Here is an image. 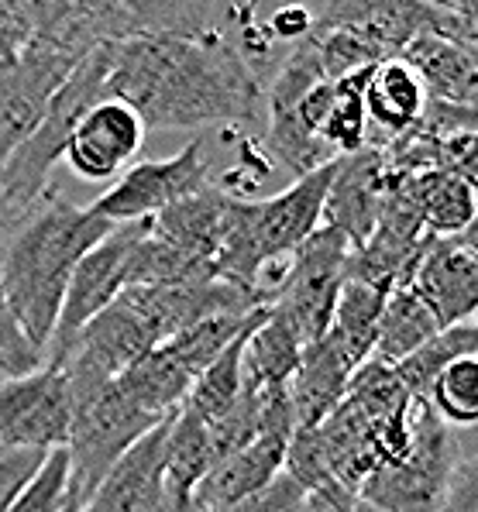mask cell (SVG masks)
Wrapping results in <instances>:
<instances>
[{
  "label": "cell",
  "mask_w": 478,
  "mask_h": 512,
  "mask_svg": "<svg viewBox=\"0 0 478 512\" xmlns=\"http://www.w3.org/2000/svg\"><path fill=\"white\" fill-rule=\"evenodd\" d=\"M351 375H355V368L348 365V358L327 337L307 344L300 365H296V372L286 385L296 427H320L344 399Z\"/></svg>",
  "instance_id": "cell-20"
},
{
  "label": "cell",
  "mask_w": 478,
  "mask_h": 512,
  "mask_svg": "<svg viewBox=\"0 0 478 512\" xmlns=\"http://www.w3.org/2000/svg\"><path fill=\"white\" fill-rule=\"evenodd\" d=\"M282 471H286V475L293 478V482L300 485L307 495L334 482L331 471H327L317 427H296L293 430V437H289V444H286V454H282Z\"/></svg>",
  "instance_id": "cell-32"
},
{
  "label": "cell",
  "mask_w": 478,
  "mask_h": 512,
  "mask_svg": "<svg viewBox=\"0 0 478 512\" xmlns=\"http://www.w3.org/2000/svg\"><path fill=\"white\" fill-rule=\"evenodd\" d=\"M389 183H393V169H389V159L379 141L375 145L368 141L362 152L338 159L331 189H327L324 224L344 234L351 251H358L372 238L382 207H386Z\"/></svg>",
  "instance_id": "cell-15"
},
{
  "label": "cell",
  "mask_w": 478,
  "mask_h": 512,
  "mask_svg": "<svg viewBox=\"0 0 478 512\" xmlns=\"http://www.w3.org/2000/svg\"><path fill=\"white\" fill-rule=\"evenodd\" d=\"M69 385V499L86 506L100 478L114 461L162 420L131 403L128 392L114 382H66Z\"/></svg>",
  "instance_id": "cell-5"
},
{
  "label": "cell",
  "mask_w": 478,
  "mask_h": 512,
  "mask_svg": "<svg viewBox=\"0 0 478 512\" xmlns=\"http://www.w3.org/2000/svg\"><path fill=\"white\" fill-rule=\"evenodd\" d=\"M245 341H248V334L238 337L214 365H207L197 378H193L190 396H186L183 406L190 409L193 416H200L207 427H214L227 409L234 406L241 385H245Z\"/></svg>",
  "instance_id": "cell-29"
},
{
  "label": "cell",
  "mask_w": 478,
  "mask_h": 512,
  "mask_svg": "<svg viewBox=\"0 0 478 512\" xmlns=\"http://www.w3.org/2000/svg\"><path fill=\"white\" fill-rule=\"evenodd\" d=\"M69 437V385L56 368L0 385V451H59Z\"/></svg>",
  "instance_id": "cell-11"
},
{
  "label": "cell",
  "mask_w": 478,
  "mask_h": 512,
  "mask_svg": "<svg viewBox=\"0 0 478 512\" xmlns=\"http://www.w3.org/2000/svg\"><path fill=\"white\" fill-rule=\"evenodd\" d=\"M461 458L448 423L423 399L410 406V444L396 461L375 468L358 488V499L379 512H437L451 468Z\"/></svg>",
  "instance_id": "cell-6"
},
{
  "label": "cell",
  "mask_w": 478,
  "mask_h": 512,
  "mask_svg": "<svg viewBox=\"0 0 478 512\" xmlns=\"http://www.w3.org/2000/svg\"><path fill=\"white\" fill-rule=\"evenodd\" d=\"M434 313L423 306V299L413 293L410 286H396L386 293L379 317V334H375V348L368 361H379V365L393 368L403 358H410L420 344H427L437 334Z\"/></svg>",
  "instance_id": "cell-25"
},
{
  "label": "cell",
  "mask_w": 478,
  "mask_h": 512,
  "mask_svg": "<svg viewBox=\"0 0 478 512\" xmlns=\"http://www.w3.org/2000/svg\"><path fill=\"white\" fill-rule=\"evenodd\" d=\"M38 31V4L25 0H0V69H11L25 55Z\"/></svg>",
  "instance_id": "cell-35"
},
{
  "label": "cell",
  "mask_w": 478,
  "mask_h": 512,
  "mask_svg": "<svg viewBox=\"0 0 478 512\" xmlns=\"http://www.w3.org/2000/svg\"><path fill=\"white\" fill-rule=\"evenodd\" d=\"M382 303H386V293H382V289L365 286V282H355V279L344 282L338 303H334L331 324H327L324 337L344 354V358H348V365L355 368V372L372 358Z\"/></svg>",
  "instance_id": "cell-24"
},
{
  "label": "cell",
  "mask_w": 478,
  "mask_h": 512,
  "mask_svg": "<svg viewBox=\"0 0 478 512\" xmlns=\"http://www.w3.org/2000/svg\"><path fill=\"white\" fill-rule=\"evenodd\" d=\"M203 189H210L207 148L200 138H193L169 159L135 162L131 169H124L114 186L93 203V214L111 220L114 227L141 224Z\"/></svg>",
  "instance_id": "cell-9"
},
{
  "label": "cell",
  "mask_w": 478,
  "mask_h": 512,
  "mask_svg": "<svg viewBox=\"0 0 478 512\" xmlns=\"http://www.w3.org/2000/svg\"><path fill=\"white\" fill-rule=\"evenodd\" d=\"M334 169H338V159L293 179V186L276 196L241 200V220H245L248 241H252V251L258 265H262V275L286 269L293 251L324 224V203Z\"/></svg>",
  "instance_id": "cell-8"
},
{
  "label": "cell",
  "mask_w": 478,
  "mask_h": 512,
  "mask_svg": "<svg viewBox=\"0 0 478 512\" xmlns=\"http://www.w3.org/2000/svg\"><path fill=\"white\" fill-rule=\"evenodd\" d=\"M265 28H269L272 42H286L293 49L313 35V7H279Z\"/></svg>",
  "instance_id": "cell-39"
},
{
  "label": "cell",
  "mask_w": 478,
  "mask_h": 512,
  "mask_svg": "<svg viewBox=\"0 0 478 512\" xmlns=\"http://www.w3.org/2000/svg\"><path fill=\"white\" fill-rule=\"evenodd\" d=\"M62 512H80V502L69 499V502H66V509H62Z\"/></svg>",
  "instance_id": "cell-42"
},
{
  "label": "cell",
  "mask_w": 478,
  "mask_h": 512,
  "mask_svg": "<svg viewBox=\"0 0 478 512\" xmlns=\"http://www.w3.org/2000/svg\"><path fill=\"white\" fill-rule=\"evenodd\" d=\"M282 454L286 444L279 440H255V444L241 447V451L227 454L207 471V478L193 488V499L207 512H227L248 495L262 492L265 485L282 471Z\"/></svg>",
  "instance_id": "cell-21"
},
{
  "label": "cell",
  "mask_w": 478,
  "mask_h": 512,
  "mask_svg": "<svg viewBox=\"0 0 478 512\" xmlns=\"http://www.w3.org/2000/svg\"><path fill=\"white\" fill-rule=\"evenodd\" d=\"M303 337L296 334V327L286 317L269 306L252 334L245 341V375L255 385H289L296 365L303 358Z\"/></svg>",
  "instance_id": "cell-26"
},
{
  "label": "cell",
  "mask_w": 478,
  "mask_h": 512,
  "mask_svg": "<svg viewBox=\"0 0 478 512\" xmlns=\"http://www.w3.org/2000/svg\"><path fill=\"white\" fill-rule=\"evenodd\" d=\"M38 368H45V354L28 341V334L0 296V375L4 382H11V378L35 375Z\"/></svg>",
  "instance_id": "cell-34"
},
{
  "label": "cell",
  "mask_w": 478,
  "mask_h": 512,
  "mask_svg": "<svg viewBox=\"0 0 478 512\" xmlns=\"http://www.w3.org/2000/svg\"><path fill=\"white\" fill-rule=\"evenodd\" d=\"M111 231V220L93 214V207L62 200L52 186L11 227L0 258V296L42 354L49 351L69 275Z\"/></svg>",
  "instance_id": "cell-2"
},
{
  "label": "cell",
  "mask_w": 478,
  "mask_h": 512,
  "mask_svg": "<svg viewBox=\"0 0 478 512\" xmlns=\"http://www.w3.org/2000/svg\"><path fill=\"white\" fill-rule=\"evenodd\" d=\"M410 289L423 299V306L434 313L441 330L475 320V306H478L475 234L423 241Z\"/></svg>",
  "instance_id": "cell-13"
},
{
  "label": "cell",
  "mask_w": 478,
  "mask_h": 512,
  "mask_svg": "<svg viewBox=\"0 0 478 512\" xmlns=\"http://www.w3.org/2000/svg\"><path fill=\"white\" fill-rule=\"evenodd\" d=\"M475 351H478V330H475V320H468V324L437 330V334L430 337L427 344H420L410 358L393 365V375L399 378V385L410 392V399H427L437 375L448 365H454L458 358H475Z\"/></svg>",
  "instance_id": "cell-28"
},
{
  "label": "cell",
  "mask_w": 478,
  "mask_h": 512,
  "mask_svg": "<svg viewBox=\"0 0 478 512\" xmlns=\"http://www.w3.org/2000/svg\"><path fill=\"white\" fill-rule=\"evenodd\" d=\"M159 512H207L200 506L193 495H169L166 492V499H162V506H159Z\"/></svg>",
  "instance_id": "cell-40"
},
{
  "label": "cell",
  "mask_w": 478,
  "mask_h": 512,
  "mask_svg": "<svg viewBox=\"0 0 478 512\" xmlns=\"http://www.w3.org/2000/svg\"><path fill=\"white\" fill-rule=\"evenodd\" d=\"M423 403L448 427H472L478 420V358H458L444 368Z\"/></svg>",
  "instance_id": "cell-30"
},
{
  "label": "cell",
  "mask_w": 478,
  "mask_h": 512,
  "mask_svg": "<svg viewBox=\"0 0 478 512\" xmlns=\"http://www.w3.org/2000/svg\"><path fill=\"white\" fill-rule=\"evenodd\" d=\"M410 392L393 368L365 361L351 375L344 399L317 427L331 478L358 495L375 468L396 461L410 444Z\"/></svg>",
  "instance_id": "cell-4"
},
{
  "label": "cell",
  "mask_w": 478,
  "mask_h": 512,
  "mask_svg": "<svg viewBox=\"0 0 478 512\" xmlns=\"http://www.w3.org/2000/svg\"><path fill=\"white\" fill-rule=\"evenodd\" d=\"M145 138V124L128 104L100 100L76 121L62 162L76 176L90 179V183H104V179H117L124 169L135 165L138 152L145 148Z\"/></svg>",
  "instance_id": "cell-14"
},
{
  "label": "cell",
  "mask_w": 478,
  "mask_h": 512,
  "mask_svg": "<svg viewBox=\"0 0 478 512\" xmlns=\"http://www.w3.org/2000/svg\"><path fill=\"white\" fill-rule=\"evenodd\" d=\"M42 461H45L42 451H0V512H7L14 495L42 468Z\"/></svg>",
  "instance_id": "cell-38"
},
{
  "label": "cell",
  "mask_w": 478,
  "mask_h": 512,
  "mask_svg": "<svg viewBox=\"0 0 478 512\" xmlns=\"http://www.w3.org/2000/svg\"><path fill=\"white\" fill-rule=\"evenodd\" d=\"M93 4H38V31L11 69H0V172L42 124L59 86L100 45Z\"/></svg>",
  "instance_id": "cell-3"
},
{
  "label": "cell",
  "mask_w": 478,
  "mask_h": 512,
  "mask_svg": "<svg viewBox=\"0 0 478 512\" xmlns=\"http://www.w3.org/2000/svg\"><path fill=\"white\" fill-rule=\"evenodd\" d=\"M399 59L420 76L430 100L451 107H475V93H478L475 49H465V45H454L448 38L423 35L420 31L399 52Z\"/></svg>",
  "instance_id": "cell-18"
},
{
  "label": "cell",
  "mask_w": 478,
  "mask_h": 512,
  "mask_svg": "<svg viewBox=\"0 0 478 512\" xmlns=\"http://www.w3.org/2000/svg\"><path fill=\"white\" fill-rule=\"evenodd\" d=\"M104 90L135 110L145 131L248 124L262 110V83L224 31L114 42Z\"/></svg>",
  "instance_id": "cell-1"
},
{
  "label": "cell",
  "mask_w": 478,
  "mask_h": 512,
  "mask_svg": "<svg viewBox=\"0 0 478 512\" xmlns=\"http://www.w3.org/2000/svg\"><path fill=\"white\" fill-rule=\"evenodd\" d=\"M427 90H423L420 76L406 66L403 59H386L375 69H368L365 83V114L375 128L382 131V141H396L410 135L413 128L427 114Z\"/></svg>",
  "instance_id": "cell-23"
},
{
  "label": "cell",
  "mask_w": 478,
  "mask_h": 512,
  "mask_svg": "<svg viewBox=\"0 0 478 512\" xmlns=\"http://www.w3.org/2000/svg\"><path fill=\"white\" fill-rule=\"evenodd\" d=\"M437 512H478V461H475V454L461 451L458 464L451 468L448 485H444Z\"/></svg>",
  "instance_id": "cell-37"
},
{
  "label": "cell",
  "mask_w": 478,
  "mask_h": 512,
  "mask_svg": "<svg viewBox=\"0 0 478 512\" xmlns=\"http://www.w3.org/2000/svg\"><path fill=\"white\" fill-rule=\"evenodd\" d=\"M417 207L427 238H461L475 227V183L454 172H406L393 176Z\"/></svg>",
  "instance_id": "cell-19"
},
{
  "label": "cell",
  "mask_w": 478,
  "mask_h": 512,
  "mask_svg": "<svg viewBox=\"0 0 478 512\" xmlns=\"http://www.w3.org/2000/svg\"><path fill=\"white\" fill-rule=\"evenodd\" d=\"M224 207H227V193L210 186V189H203V193L190 196V200L172 203L169 210L155 214L152 220H145V231H148V238L169 244L179 255L214 265L217 241H221ZM217 279H221V275H217Z\"/></svg>",
  "instance_id": "cell-22"
},
{
  "label": "cell",
  "mask_w": 478,
  "mask_h": 512,
  "mask_svg": "<svg viewBox=\"0 0 478 512\" xmlns=\"http://www.w3.org/2000/svg\"><path fill=\"white\" fill-rule=\"evenodd\" d=\"M138 238L141 224H121L97 248H90L80 258V265L69 275L56 330H52L49 351H45V365L49 368H56L62 354L69 351V344L76 341V334L128 289V258Z\"/></svg>",
  "instance_id": "cell-10"
},
{
  "label": "cell",
  "mask_w": 478,
  "mask_h": 512,
  "mask_svg": "<svg viewBox=\"0 0 478 512\" xmlns=\"http://www.w3.org/2000/svg\"><path fill=\"white\" fill-rule=\"evenodd\" d=\"M423 35L448 38L454 45L478 52V7L472 0H451V4H420Z\"/></svg>",
  "instance_id": "cell-33"
},
{
  "label": "cell",
  "mask_w": 478,
  "mask_h": 512,
  "mask_svg": "<svg viewBox=\"0 0 478 512\" xmlns=\"http://www.w3.org/2000/svg\"><path fill=\"white\" fill-rule=\"evenodd\" d=\"M155 348H159V341H155L152 327L145 324V317L128 299L117 296L100 317H93L76 334L56 372L66 375V382H114L117 375H124Z\"/></svg>",
  "instance_id": "cell-12"
},
{
  "label": "cell",
  "mask_w": 478,
  "mask_h": 512,
  "mask_svg": "<svg viewBox=\"0 0 478 512\" xmlns=\"http://www.w3.org/2000/svg\"><path fill=\"white\" fill-rule=\"evenodd\" d=\"M355 512H379V509H375V506H368V502L358 499V502H355Z\"/></svg>",
  "instance_id": "cell-41"
},
{
  "label": "cell",
  "mask_w": 478,
  "mask_h": 512,
  "mask_svg": "<svg viewBox=\"0 0 478 512\" xmlns=\"http://www.w3.org/2000/svg\"><path fill=\"white\" fill-rule=\"evenodd\" d=\"M217 464L214 454V437L210 427L193 416L186 406H179V413L169 420L166 433V492L169 495H193L207 471Z\"/></svg>",
  "instance_id": "cell-27"
},
{
  "label": "cell",
  "mask_w": 478,
  "mask_h": 512,
  "mask_svg": "<svg viewBox=\"0 0 478 512\" xmlns=\"http://www.w3.org/2000/svg\"><path fill=\"white\" fill-rule=\"evenodd\" d=\"M365 83L368 73L324 80L296 107L303 131L327 145L334 155H355L368 145V114H365Z\"/></svg>",
  "instance_id": "cell-17"
},
{
  "label": "cell",
  "mask_w": 478,
  "mask_h": 512,
  "mask_svg": "<svg viewBox=\"0 0 478 512\" xmlns=\"http://www.w3.org/2000/svg\"><path fill=\"white\" fill-rule=\"evenodd\" d=\"M166 433L169 420L135 440L80 512H159L166 499Z\"/></svg>",
  "instance_id": "cell-16"
},
{
  "label": "cell",
  "mask_w": 478,
  "mask_h": 512,
  "mask_svg": "<svg viewBox=\"0 0 478 512\" xmlns=\"http://www.w3.org/2000/svg\"><path fill=\"white\" fill-rule=\"evenodd\" d=\"M348 262L351 244L344 241V234L320 224L282 269L269 306H276L296 327L303 344H313L327 334L334 303L341 296V286L348 282Z\"/></svg>",
  "instance_id": "cell-7"
},
{
  "label": "cell",
  "mask_w": 478,
  "mask_h": 512,
  "mask_svg": "<svg viewBox=\"0 0 478 512\" xmlns=\"http://www.w3.org/2000/svg\"><path fill=\"white\" fill-rule=\"evenodd\" d=\"M303 502H307V492L286 471H279L262 492L248 495L245 502H238V506L227 512H303Z\"/></svg>",
  "instance_id": "cell-36"
},
{
  "label": "cell",
  "mask_w": 478,
  "mask_h": 512,
  "mask_svg": "<svg viewBox=\"0 0 478 512\" xmlns=\"http://www.w3.org/2000/svg\"><path fill=\"white\" fill-rule=\"evenodd\" d=\"M66 502H69V454L66 447H59V451L45 454L42 468L14 495L7 512H62Z\"/></svg>",
  "instance_id": "cell-31"
}]
</instances>
